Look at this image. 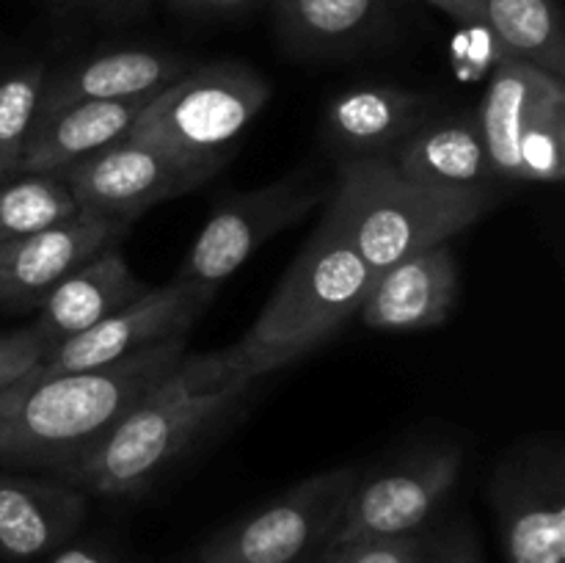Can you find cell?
Segmentation results:
<instances>
[{
    "instance_id": "6da1fadb",
    "label": "cell",
    "mask_w": 565,
    "mask_h": 563,
    "mask_svg": "<svg viewBox=\"0 0 565 563\" xmlns=\"http://www.w3.org/2000/svg\"><path fill=\"white\" fill-rule=\"evenodd\" d=\"M185 353L188 337H177L105 368L64 373L33 368L0 392V469L64 475Z\"/></svg>"
},
{
    "instance_id": "7a4b0ae2",
    "label": "cell",
    "mask_w": 565,
    "mask_h": 563,
    "mask_svg": "<svg viewBox=\"0 0 565 563\" xmlns=\"http://www.w3.org/2000/svg\"><path fill=\"white\" fill-rule=\"evenodd\" d=\"M373 279V268L359 257L337 215L326 210L252 329L235 346L204 353L210 373L224 384L252 390L254 381L318 351L356 318Z\"/></svg>"
},
{
    "instance_id": "3957f363",
    "label": "cell",
    "mask_w": 565,
    "mask_h": 563,
    "mask_svg": "<svg viewBox=\"0 0 565 563\" xmlns=\"http://www.w3.org/2000/svg\"><path fill=\"white\" fill-rule=\"evenodd\" d=\"M246 392L215 379L204 353H185L58 480L86 497L130 500L147 495L196 442L235 412Z\"/></svg>"
},
{
    "instance_id": "277c9868",
    "label": "cell",
    "mask_w": 565,
    "mask_h": 563,
    "mask_svg": "<svg viewBox=\"0 0 565 563\" xmlns=\"http://www.w3.org/2000/svg\"><path fill=\"white\" fill-rule=\"evenodd\" d=\"M500 202V191H447L412 180L386 158L345 160L329 210L359 257L381 274L401 259L450 243Z\"/></svg>"
},
{
    "instance_id": "5b68a950",
    "label": "cell",
    "mask_w": 565,
    "mask_h": 563,
    "mask_svg": "<svg viewBox=\"0 0 565 563\" xmlns=\"http://www.w3.org/2000/svg\"><path fill=\"white\" fill-rule=\"evenodd\" d=\"M270 86L237 61L191 66L154 94L130 136L191 163L224 166L232 144L263 114Z\"/></svg>"
},
{
    "instance_id": "8992f818",
    "label": "cell",
    "mask_w": 565,
    "mask_h": 563,
    "mask_svg": "<svg viewBox=\"0 0 565 563\" xmlns=\"http://www.w3.org/2000/svg\"><path fill=\"white\" fill-rule=\"evenodd\" d=\"M359 472L334 467L298 480L204 539L196 563H320L334 546Z\"/></svg>"
},
{
    "instance_id": "52a82bcc",
    "label": "cell",
    "mask_w": 565,
    "mask_h": 563,
    "mask_svg": "<svg viewBox=\"0 0 565 563\" xmlns=\"http://www.w3.org/2000/svg\"><path fill=\"white\" fill-rule=\"evenodd\" d=\"M497 180L557 185L565 177V81L502 59L478 108Z\"/></svg>"
},
{
    "instance_id": "ba28073f",
    "label": "cell",
    "mask_w": 565,
    "mask_h": 563,
    "mask_svg": "<svg viewBox=\"0 0 565 563\" xmlns=\"http://www.w3.org/2000/svg\"><path fill=\"white\" fill-rule=\"evenodd\" d=\"M461 469L463 447L452 439H434L408 447L373 472H359L334 546L430 530Z\"/></svg>"
},
{
    "instance_id": "9c48e42d",
    "label": "cell",
    "mask_w": 565,
    "mask_h": 563,
    "mask_svg": "<svg viewBox=\"0 0 565 563\" xmlns=\"http://www.w3.org/2000/svg\"><path fill=\"white\" fill-rule=\"evenodd\" d=\"M320 199L323 188L307 171L230 196L202 226L174 282L213 301L218 287L243 268L257 248L312 213Z\"/></svg>"
},
{
    "instance_id": "30bf717a",
    "label": "cell",
    "mask_w": 565,
    "mask_h": 563,
    "mask_svg": "<svg viewBox=\"0 0 565 563\" xmlns=\"http://www.w3.org/2000/svg\"><path fill=\"white\" fill-rule=\"evenodd\" d=\"M505 563H565V453L561 439L516 442L489 484Z\"/></svg>"
},
{
    "instance_id": "8fae6325",
    "label": "cell",
    "mask_w": 565,
    "mask_h": 563,
    "mask_svg": "<svg viewBox=\"0 0 565 563\" xmlns=\"http://www.w3.org/2000/svg\"><path fill=\"white\" fill-rule=\"evenodd\" d=\"M218 169L221 166L191 163L127 136L61 174L81 210L132 224L154 204L196 191L218 174Z\"/></svg>"
},
{
    "instance_id": "7c38bea8",
    "label": "cell",
    "mask_w": 565,
    "mask_h": 563,
    "mask_svg": "<svg viewBox=\"0 0 565 563\" xmlns=\"http://www.w3.org/2000/svg\"><path fill=\"white\" fill-rule=\"evenodd\" d=\"M213 301L177 285L174 279L169 285L149 287L143 296H138L127 307L116 309L97 326L55 346L42 359L39 370L64 373V370L105 368V364L136 357V353L160 346V342L188 337L199 315Z\"/></svg>"
},
{
    "instance_id": "4fadbf2b",
    "label": "cell",
    "mask_w": 565,
    "mask_h": 563,
    "mask_svg": "<svg viewBox=\"0 0 565 563\" xmlns=\"http://www.w3.org/2000/svg\"><path fill=\"white\" fill-rule=\"evenodd\" d=\"M130 224L81 210L72 219L0 246V307L36 309L58 282L108 246H119Z\"/></svg>"
},
{
    "instance_id": "5bb4252c",
    "label": "cell",
    "mask_w": 565,
    "mask_h": 563,
    "mask_svg": "<svg viewBox=\"0 0 565 563\" xmlns=\"http://www.w3.org/2000/svg\"><path fill=\"white\" fill-rule=\"evenodd\" d=\"M461 293V270L450 243L419 252L375 274L356 318L373 331L412 334L439 329Z\"/></svg>"
},
{
    "instance_id": "9a60e30c",
    "label": "cell",
    "mask_w": 565,
    "mask_h": 563,
    "mask_svg": "<svg viewBox=\"0 0 565 563\" xmlns=\"http://www.w3.org/2000/svg\"><path fill=\"white\" fill-rule=\"evenodd\" d=\"M88 500L75 486L50 475L0 469V561H44L81 533Z\"/></svg>"
},
{
    "instance_id": "2e32d148",
    "label": "cell",
    "mask_w": 565,
    "mask_h": 563,
    "mask_svg": "<svg viewBox=\"0 0 565 563\" xmlns=\"http://www.w3.org/2000/svg\"><path fill=\"white\" fill-rule=\"evenodd\" d=\"M430 97L397 83H359L329 103L323 141L340 163L392 158L430 119Z\"/></svg>"
},
{
    "instance_id": "e0dca14e",
    "label": "cell",
    "mask_w": 565,
    "mask_h": 563,
    "mask_svg": "<svg viewBox=\"0 0 565 563\" xmlns=\"http://www.w3.org/2000/svg\"><path fill=\"white\" fill-rule=\"evenodd\" d=\"M191 66L182 55L149 47H119L86 55L61 66L58 72H47L39 114L88 99L149 97L163 92Z\"/></svg>"
},
{
    "instance_id": "ac0fdd59",
    "label": "cell",
    "mask_w": 565,
    "mask_h": 563,
    "mask_svg": "<svg viewBox=\"0 0 565 563\" xmlns=\"http://www.w3.org/2000/svg\"><path fill=\"white\" fill-rule=\"evenodd\" d=\"M390 160L412 180L447 191H497L478 110L447 114L417 127Z\"/></svg>"
},
{
    "instance_id": "d6986e66",
    "label": "cell",
    "mask_w": 565,
    "mask_h": 563,
    "mask_svg": "<svg viewBox=\"0 0 565 563\" xmlns=\"http://www.w3.org/2000/svg\"><path fill=\"white\" fill-rule=\"evenodd\" d=\"M147 290L149 287L132 274L121 248L108 246L44 296L31 326L53 351L55 346L83 334Z\"/></svg>"
},
{
    "instance_id": "ffe728a7",
    "label": "cell",
    "mask_w": 565,
    "mask_h": 563,
    "mask_svg": "<svg viewBox=\"0 0 565 563\" xmlns=\"http://www.w3.org/2000/svg\"><path fill=\"white\" fill-rule=\"evenodd\" d=\"M152 97L154 94L132 99H88L39 114L20 174H61L103 152L105 147L130 136L132 125Z\"/></svg>"
},
{
    "instance_id": "44dd1931",
    "label": "cell",
    "mask_w": 565,
    "mask_h": 563,
    "mask_svg": "<svg viewBox=\"0 0 565 563\" xmlns=\"http://www.w3.org/2000/svg\"><path fill=\"white\" fill-rule=\"evenodd\" d=\"M386 25L390 0H276V33L303 59L356 53Z\"/></svg>"
},
{
    "instance_id": "7402d4cb",
    "label": "cell",
    "mask_w": 565,
    "mask_h": 563,
    "mask_svg": "<svg viewBox=\"0 0 565 563\" xmlns=\"http://www.w3.org/2000/svg\"><path fill=\"white\" fill-rule=\"evenodd\" d=\"M478 25L489 28L508 59L565 77V36L557 0H483Z\"/></svg>"
},
{
    "instance_id": "603a6c76",
    "label": "cell",
    "mask_w": 565,
    "mask_h": 563,
    "mask_svg": "<svg viewBox=\"0 0 565 563\" xmlns=\"http://www.w3.org/2000/svg\"><path fill=\"white\" fill-rule=\"evenodd\" d=\"M81 213L64 174H17L0 182V246Z\"/></svg>"
},
{
    "instance_id": "cb8c5ba5",
    "label": "cell",
    "mask_w": 565,
    "mask_h": 563,
    "mask_svg": "<svg viewBox=\"0 0 565 563\" xmlns=\"http://www.w3.org/2000/svg\"><path fill=\"white\" fill-rule=\"evenodd\" d=\"M47 72L44 61H28L0 75V182L20 174L42 108Z\"/></svg>"
},
{
    "instance_id": "d4e9b609",
    "label": "cell",
    "mask_w": 565,
    "mask_h": 563,
    "mask_svg": "<svg viewBox=\"0 0 565 563\" xmlns=\"http://www.w3.org/2000/svg\"><path fill=\"white\" fill-rule=\"evenodd\" d=\"M428 533L401 535V539H375L353 541V544H337L326 552L320 563H423Z\"/></svg>"
},
{
    "instance_id": "484cf974",
    "label": "cell",
    "mask_w": 565,
    "mask_h": 563,
    "mask_svg": "<svg viewBox=\"0 0 565 563\" xmlns=\"http://www.w3.org/2000/svg\"><path fill=\"white\" fill-rule=\"evenodd\" d=\"M423 563H486L472 519L456 517L430 528Z\"/></svg>"
},
{
    "instance_id": "4316f807",
    "label": "cell",
    "mask_w": 565,
    "mask_h": 563,
    "mask_svg": "<svg viewBox=\"0 0 565 563\" xmlns=\"http://www.w3.org/2000/svg\"><path fill=\"white\" fill-rule=\"evenodd\" d=\"M47 353L50 346L36 334L33 326L3 331L0 334V392L39 368Z\"/></svg>"
},
{
    "instance_id": "83f0119b",
    "label": "cell",
    "mask_w": 565,
    "mask_h": 563,
    "mask_svg": "<svg viewBox=\"0 0 565 563\" xmlns=\"http://www.w3.org/2000/svg\"><path fill=\"white\" fill-rule=\"evenodd\" d=\"M39 563H130V557H127L114 541L103 539V535L77 533L75 539L66 541L64 546L50 552V555Z\"/></svg>"
},
{
    "instance_id": "f1b7e54d",
    "label": "cell",
    "mask_w": 565,
    "mask_h": 563,
    "mask_svg": "<svg viewBox=\"0 0 565 563\" xmlns=\"http://www.w3.org/2000/svg\"><path fill=\"white\" fill-rule=\"evenodd\" d=\"M254 0H171V6L193 17H230L248 9Z\"/></svg>"
},
{
    "instance_id": "f546056e",
    "label": "cell",
    "mask_w": 565,
    "mask_h": 563,
    "mask_svg": "<svg viewBox=\"0 0 565 563\" xmlns=\"http://www.w3.org/2000/svg\"><path fill=\"white\" fill-rule=\"evenodd\" d=\"M436 9H441L445 14H450L452 20L461 22H478L480 20V3L483 0H428Z\"/></svg>"
},
{
    "instance_id": "4dcf8cb0",
    "label": "cell",
    "mask_w": 565,
    "mask_h": 563,
    "mask_svg": "<svg viewBox=\"0 0 565 563\" xmlns=\"http://www.w3.org/2000/svg\"><path fill=\"white\" fill-rule=\"evenodd\" d=\"M119 3H121V6H125V3H136V0H119Z\"/></svg>"
},
{
    "instance_id": "1f68e13d",
    "label": "cell",
    "mask_w": 565,
    "mask_h": 563,
    "mask_svg": "<svg viewBox=\"0 0 565 563\" xmlns=\"http://www.w3.org/2000/svg\"><path fill=\"white\" fill-rule=\"evenodd\" d=\"M0 309H3V307H0Z\"/></svg>"
}]
</instances>
